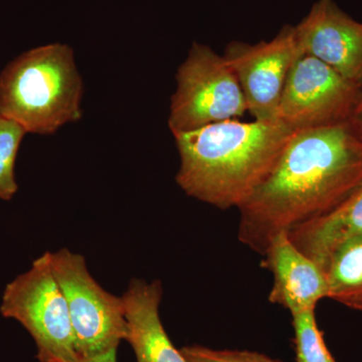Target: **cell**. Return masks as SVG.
Here are the masks:
<instances>
[{
  "instance_id": "cell-14",
  "label": "cell",
  "mask_w": 362,
  "mask_h": 362,
  "mask_svg": "<svg viewBox=\"0 0 362 362\" xmlns=\"http://www.w3.org/2000/svg\"><path fill=\"white\" fill-rule=\"evenodd\" d=\"M296 362H337L316 322L315 308L292 312Z\"/></svg>"
},
{
  "instance_id": "cell-8",
  "label": "cell",
  "mask_w": 362,
  "mask_h": 362,
  "mask_svg": "<svg viewBox=\"0 0 362 362\" xmlns=\"http://www.w3.org/2000/svg\"><path fill=\"white\" fill-rule=\"evenodd\" d=\"M295 25H286L274 39L259 44L233 40L223 54L239 81L247 112L255 120H278L279 105L293 64L302 54Z\"/></svg>"
},
{
  "instance_id": "cell-5",
  "label": "cell",
  "mask_w": 362,
  "mask_h": 362,
  "mask_svg": "<svg viewBox=\"0 0 362 362\" xmlns=\"http://www.w3.org/2000/svg\"><path fill=\"white\" fill-rule=\"evenodd\" d=\"M246 112V98L223 56L194 42L176 74L168 118L173 134L233 120Z\"/></svg>"
},
{
  "instance_id": "cell-18",
  "label": "cell",
  "mask_w": 362,
  "mask_h": 362,
  "mask_svg": "<svg viewBox=\"0 0 362 362\" xmlns=\"http://www.w3.org/2000/svg\"><path fill=\"white\" fill-rule=\"evenodd\" d=\"M351 121L359 136L362 138V94L356 111H354V116H352Z\"/></svg>"
},
{
  "instance_id": "cell-1",
  "label": "cell",
  "mask_w": 362,
  "mask_h": 362,
  "mask_svg": "<svg viewBox=\"0 0 362 362\" xmlns=\"http://www.w3.org/2000/svg\"><path fill=\"white\" fill-rule=\"evenodd\" d=\"M361 188L362 138L351 120L297 131L238 209V237L263 256L278 233L331 213Z\"/></svg>"
},
{
  "instance_id": "cell-16",
  "label": "cell",
  "mask_w": 362,
  "mask_h": 362,
  "mask_svg": "<svg viewBox=\"0 0 362 362\" xmlns=\"http://www.w3.org/2000/svg\"><path fill=\"white\" fill-rule=\"evenodd\" d=\"M187 362H283L249 350H216L192 345L180 349Z\"/></svg>"
},
{
  "instance_id": "cell-6",
  "label": "cell",
  "mask_w": 362,
  "mask_h": 362,
  "mask_svg": "<svg viewBox=\"0 0 362 362\" xmlns=\"http://www.w3.org/2000/svg\"><path fill=\"white\" fill-rule=\"evenodd\" d=\"M49 257L68 304L80 359L118 349L127 338L122 297L111 294L99 285L82 255L61 249L49 252Z\"/></svg>"
},
{
  "instance_id": "cell-3",
  "label": "cell",
  "mask_w": 362,
  "mask_h": 362,
  "mask_svg": "<svg viewBox=\"0 0 362 362\" xmlns=\"http://www.w3.org/2000/svg\"><path fill=\"white\" fill-rule=\"evenodd\" d=\"M83 81L73 49L64 44L35 47L0 74V116L28 133L54 134L82 118Z\"/></svg>"
},
{
  "instance_id": "cell-15",
  "label": "cell",
  "mask_w": 362,
  "mask_h": 362,
  "mask_svg": "<svg viewBox=\"0 0 362 362\" xmlns=\"http://www.w3.org/2000/svg\"><path fill=\"white\" fill-rule=\"evenodd\" d=\"M23 126L0 116V199L11 201L18 192L16 180V156L21 140L26 134Z\"/></svg>"
},
{
  "instance_id": "cell-7",
  "label": "cell",
  "mask_w": 362,
  "mask_h": 362,
  "mask_svg": "<svg viewBox=\"0 0 362 362\" xmlns=\"http://www.w3.org/2000/svg\"><path fill=\"white\" fill-rule=\"evenodd\" d=\"M362 87L302 52L293 64L279 105L278 120L294 131L351 120Z\"/></svg>"
},
{
  "instance_id": "cell-4",
  "label": "cell",
  "mask_w": 362,
  "mask_h": 362,
  "mask_svg": "<svg viewBox=\"0 0 362 362\" xmlns=\"http://www.w3.org/2000/svg\"><path fill=\"white\" fill-rule=\"evenodd\" d=\"M0 313L20 322L32 335L40 362L80 361L68 304L52 271L49 252L6 285Z\"/></svg>"
},
{
  "instance_id": "cell-17",
  "label": "cell",
  "mask_w": 362,
  "mask_h": 362,
  "mask_svg": "<svg viewBox=\"0 0 362 362\" xmlns=\"http://www.w3.org/2000/svg\"><path fill=\"white\" fill-rule=\"evenodd\" d=\"M78 362H117V349H109L87 358H81Z\"/></svg>"
},
{
  "instance_id": "cell-2",
  "label": "cell",
  "mask_w": 362,
  "mask_h": 362,
  "mask_svg": "<svg viewBox=\"0 0 362 362\" xmlns=\"http://www.w3.org/2000/svg\"><path fill=\"white\" fill-rule=\"evenodd\" d=\"M296 132L281 121L233 119L175 133L180 156L176 182L199 201L239 209L270 175Z\"/></svg>"
},
{
  "instance_id": "cell-11",
  "label": "cell",
  "mask_w": 362,
  "mask_h": 362,
  "mask_svg": "<svg viewBox=\"0 0 362 362\" xmlns=\"http://www.w3.org/2000/svg\"><path fill=\"white\" fill-rule=\"evenodd\" d=\"M160 281L134 279L122 296L127 338L137 362H187L164 329L159 315Z\"/></svg>"
},
{
  "instance_id": "cell-13",
  "label": "cell",
  "mask_w": 362,
  "mask_h": 362,
  "mask_svg": "<svg viewBox=\"0 0 362 362\" xmlns=\"http://www.w3.org/2000/svg\"><path fill=\"white\" fill-rule=\"evenodd\" d=\"M322 271L327 299L362 311V233L338 244L328 255Z\"/></svg>"
},
{
  "instance_id": "cell-10",
  "label": "cell",
  "mask_w": 362,
  "mask_h": 362,
  "mask_svg": "<svg viewBox=\"0 0 362 362\" xmlns=\"http://www.w3.org/2000/svg\"><path fill=\"white\" fill-rule=\"evenodd\" d=\"M262 266L273 274L269 301L290 312L316 308L327 298L325 275L315 262L297 249L287 232L271 240L263 255Z\"/></svg>"
},
{
  "instance_id": "cell-9",
  "label": "cell",
  "mask_w": 362,
  "mask_h": 362,
  "mask_svg": "<svg viewBox=\"0 0 362 362\" xmlns=\"http://www.w3.org/2000/svg\"><path fill=\"white\" fill-rule=\"evenodd\" d=\"M295 30L304 54L362 87V23L334 0H317Z\"/></svg>"
},
{
  "instance_id": "cell-12",
  "label": "cell",
  "mask_w": 362,
  "mask_h": 362,
  "mask_svg": "<svg viewBox=\"0 0 362 362\" xmlns=\"http://www.w3.org/2000/svg\"><path fill=\"white\" fill-rule=\"evenodd\" d=\"M362 233V188L331 213L288 232L290 240L322 270L328 255L342 240Z\"/></svg>"
}]
</instances>
